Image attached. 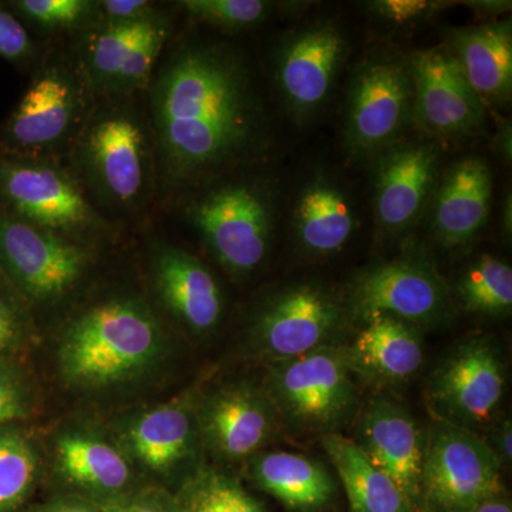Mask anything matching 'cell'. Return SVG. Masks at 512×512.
Instances as JSON below:
<instances>
[{
	"instance_id": "1",
	"label": "cell",
	"mask_w": 512,
	"mask_h": 512,
	"mask_svg": "<svg viewBox=\"0 0 512 512\" xmlns=\"http://www.w3.org/2000/svg\"><path fill=\"white\" fill-rule=\"evenodd\" d=\"M158 183L167 191L207 184L254 158L268 141L264 107L234 47L190 40L150 89Z\"/></svg>"
},
{
	"instance_id": "2",
	"label": "cell",
	"mask_w": 512,
	"mask_h": 512,
	"mask_svg": "<svg viewBox=\"0 0 512 512\" xmlns=\"http://www.w3.org/2000/svg\"><path fill=\"white\" fill-rule=\"evenodd\" d=\"M170 352L156 305L140 293L114 292L70 313L57 330L53 360L64 389L99 396L151 379Z\"/></svg>"
},
{
	"instance_id": "3",
	"label": "cell",
	"mask_w": 512,
	"mask_h": 512,
	"mask_svg": "<svg viewBox=\"0 0 512 512\" xmlns=\"http://www.w3.org/2000/svg\"><path fill=\"white\" fill-rule=\"evenodd\" d=\"M69 153L84 190L104 207L140 210L156 188L150 123L126 99L96 104Z\"/></svg>"
},
{
	"instance_id": "4",
	"label": "cell",
	"mask_w": 512,
	"mask_h": 512,
	"mask_svg": "<svg viewBox=\"0 0 512 512\" xmlns=\"http://www.w3.org/2000/svg\"><path fill=\"white\" fill-rule=\"evenodd\" d=\"M207 184L188 204L187 220L228 275L247 278L271 252L275 227L271 188L245 175Z\"/></svg>"
},
{
	"instance_id": "5",
	"label": "cell",
	"mask_w": 512,
	"mask_h": 512,
	"mask_svg": "<svg viewBox=\"0 0 512 512\" xmlns=\"http://www.w3.org/2000/svg\"><path fill=\"white\" fill-rule=\"evenodd\" d=\"M261 386L284 429L320 439L340 433L360 406L345 343L265 366Z\"/></svg>"
},
{
	"instance_id": "6",
	"label": "cell",
	"mask_w": 512,
	"mask_h": 512,
	"mask_svg": "<svg viewBox=\"0 0 512 512\" xmlns=\"http://www.w3.org/2000/svg\"><path fill=\"white\" fill-rule=\"evenodd\" d=\"M0 210L93 248L110 235L109 222L59 158L0 154Z\"/></svg>"
},
{
	"instance_id": "7",
	"label": "cell",
	"mask_w": 512,
	"mask_h": 512,
	"mask_svg": "<svg viewBox=\"0 0 512 512\" xmlns=\"http://www.w3.org/2000/svg\"><path fill=\"white\" fill-rule=\"evenodd\" d=\"M94 107L96 94L79 63L47 62L6 121L0 154L59 158L70 151Z\"/></svg>"
},
{
	"instance_id": "8",
	"label": "cell",
	"mask_w": 512,
	"mask_h": 512,
	"mask_svg": "<svg viewBox=\"0 0 512 512\" xmlns=\"http://www.w3.org/2000/svg\"><path fill=\"white\" fill-rule=\"evenodd\" d=\"M352 320L345 301L319 282H295L256 306L245 332L248 355L264 366L342 345Z\"/></svg>"
},
{
	"instance_id": "9",
	"label": "cell",
	"mask_w": 512,
	"mask_h": 512,
	"mask_svg": "<svg viewBox=\"0 0 512 512\" xmlns=\"http://www.w3.org/2000/svg\"><path fill=\"white\" fill-rule=\"evenodd\" d=\"M201 384L153 406L127 410L106 421L146 483L174 491L204 464L197 400Z\"/></svg>"
},
{
	"instance_id": "10",
	"label": "cell",
	"mask_w": 512,
	"mask_h": 512,
	"mask_svg": "<svg viewBox=\"0 0 512 512\" xmlns=\"http://www.w3.org/2000/svg\"><path fill=\"white\" fill-rule=\"evenodd\" d=\"M94 248L0 210V269L35 311L70 301L92 274Z\"/></svg>"
},
{
	"instance_id": "11",
	"label": "cell",
	"mask_w": 512,
	"mask_h": 512,
	"mask_svg": "<svg viewBox=\"0 0 512 512\" xmlns=\"http://www.w3.org/2000/svg\"><path fill=\"white\" fill-rule=\"evenodd\" d=\"M43 453L45 477L56 485L57 493L106 505L147 484L101 421L86 417L60 421L43 439Z\"/></svg>"
},
{
	"instance_id": "12",
	"label": "cell",
	"mask_w": 512,
	"mask_h": 512,
	"mask_svg": "<svg viewBox=\"0 0 512 512\" xmlns=\"http://www.w3.org/2000/svg\"><path fill=\"white\" fill-rule=\"evenodd\" d=\"M507 389V363L494 336L460 340L427 380V409L434 421L483 434L498 417Z\"/></svg>"
},
{
	"instance_id": "13",
	"label": "cell",
	"mask_w": 512,
	"mask_h": 512,
	"mask_svg": "<svg viewBox=\"0 0 512 512\" xmlns=\"http://www.w3.org/2000/svg\"><path fill=\"white\" fill-rule=\"evenodd\" d=\"M501 471L480 433L434 421L426 434L417 511H474L504 491Z\"/></svg>"
},
{
	"instance_id": "14",
	"label": "cell",
	"mask_w": 512,
	"mask_h": 512,
	"mask_svg": "<svg viewBox=\"0 0 512 512\" xmlns=\"http://www.w3.org/2000/svg\"><path fill=\"white\" fill-rule=\"evenodd\" d=\"M343 301L352 325L387 315L420 328L440 325L453 315L450 288L429 256L420 252L363 269Z\"/></svg>"
},
{
	"instance_id": "15",
	"label": "cell",
	"mask_w": 512,
	"mask_h": 512,
	"mask_svg": "<svg viewBox=\"0 0 512 512\" xmlns=\"http://www.w3.org/2000/svg\"><path fill=\"white\" fill-rule=\"evenodd\" d=\"M414 121V83L410 59L370 57L350 84L346 143L359 157L384 153Z\"/></svg>"
},
{
	"instance_id": "16",
	"label": "cell",
	"mask_w": 512,
	"mask_h": 512,
	"mask_svg": "<svg viewBox=\"0 0 512 512\" xmlns=\"http://www.w3.org/2000/svg\"><path fill=\"white\" fill-rule=\"evenodd\" d=\"M197 421L204 453L224 466L244 464L284 429L261 383L247 379L201 387Z\"/></svg>"
},
{
	"instance_id": "17",
	"label": "cell",
	"mask_w": 512,
	"mask_h": 512,
	"mask_svg": "<svg viewBox=\"0 0 512 512\" xmlns=\"http://www.w3.org/2000/svg\"><path fill=\"white\" fill-rule=\"evenodd\" d=\"M148 268L161 315L194 338H207L220 328L227 308L224 289L201 259L185 249L158 242Z\"/></svg>"
},
{
	"instance_id": "18",
	"label": "cell",
	"mask_w": 512,
	"mask_h": 512,
	"mask_svg": "<svg viewBox=\"0 0 512 512\" xmlns=\"http://www.w3.org/2000/svg\"><path fill=\"white\" fill-rule=\"evenodd\" d=\"M414 83V123L427 136L451 140L483 126L485 104L467 82L446 47L420 50L410 57Z\"/></svg>"
},
{
	"instance_id": "19",
	"label": "cell",
	"mask_w": 512,
	"mask_h": 512,
	"mask_svg": "<svg viewBox=\"0 0 512 512\" xmlns=\"http://www.w3.org/2000/svg\"><path fill=\"white\" fill-rule=\"evenodd\" d=\"M355 443L392 478L417 512L427 430L412 412L386 394H376L357 410Z\"/></svg>"
},
{
	"instance_id": "20",
	"label": "cell",
	"mask_w": 512,
	"mask_h": 512,
	"mask_svg": "<svg viewBox=\"0 0 512 512\" xmlns=\"http://www.w3.org/2000/svg\"><path fill=\"white\" fill-rule=\"evenodd\" d=\"M346 46L345 33L333 20L313 22L282 43L276 59V83L298 119L312 116L328 100Z\"/></svg>"
},
{
	"instance_id": "21",
	"label": "cell",
	"mask_w": 512,
	"mask_h": 512,
	"mask_svg": "<svg viewBox=\"0 0 512 512\" xmlns=\"http://www.w3.org/2000/svg\"><path fill=\"white\" fill-rule=\"evenodd\" d=\"M360 326L352 342L345 343L356 380L386 390L404 386L420 372L424 363L420 328L387 315L373 316Z\"/></svg>"
},
{
	"instance_id": "22",
	"label": "cell",
	"mask_w": 512,
	"mask_h": 512,
	"mask_svg": "<svg viewBox=\"0 0 512 512\" xmlns=\"http://www.w3.org/2000/svg\"><path fill=\"white\" fill-rule=\"evenodd\" d=\"M437 174V151L429 144H396L384 151L376 173V218L389 234L419 220Z\"/></svg>"
},
{
	"instance_id": "23",
	"label": "cell",
	"mask_w": 512,
	"mask_h": 512,
	"mask_svg": "<svg viewBox=\"0 0 512 512\" xmlns=\"http://www.w3.org/2000/svg\"><path fill=\"white\" fill-rule=\"evenodd\" d=\"M493 175L484 160L458 161L441 181L434 197L431 229L444 248L468 244L490 214Z\"/></svg>"
},
{
	"instance_id": "24",
	"label": "cell",
	"mask_w": 512,
	"mask_h": 512,
	"mask_svg": "<svg viewBox=\"0 0 512 512\" xmlns=\"http://www.w3.org/2000/svg\"><path fill=\"white\" fill-rule=\"evenodd\" d=\"M242 466L256 488L293 512H318L335 500V477L316 458L291 451L264 450Z\"/></svg>"
},
{
	"instance_id": "25",
	"label": "cell",
	"mask_w": 512,
	"mask_h": 512,
	"mask_svg": "<svg viewBox=\"0 0 512 512\" xmlns=\"http://www.w3.org/2000/svg\"><path fill=\"white\" fill-rule=\"evenodd\" d=\"M448 52L457 60L467 82L484 104L505 106L512 94L511 20L453 30Z\"/></svg>"
},
{
	"instance_id": "26",
	"label": "cell",
	"mask_w": 512,
	"mask_h": 512,
	"mask_svg": "<svg viewBox=\"0 0 512 512\" xmlns=\"http://www.w3.org/2000/svg\"><path fill=\"white\" fill-rule=\"evenodd\" d=\"M320 440L348 495L350 512H416L399 485L366 457L355 440L342 433Z\"/></svg>"
},
{
	"instance_id": "27",
	"label": "cell",
	"mask_w": 512,
	"mask_h": 512,
	"mask_svg": "<svg viewBox=\"0 0 512 512\" xmlns=\"http://www.w3.org/2000/svg\"><path fill=\"white\" fill-rule=\"evenodd\" d=\"M293 228L303 251L316 256L336 254L355 228L352 205L336 185L315 181L296 202Z\"/></svg>"
},
{
	"instance_id": "28",
	"label": "cell",
	"mask_w": 512,
	"mask_h": 512,
	"mask_svg": "<svg viewBox=\"0 0 512 512\" xmlns=\"http://www.w3.org/2000/svg\"><path fill=\"white\" fill-rule=\"evenodd\" d=\"M45 478L43 439L26 424L0 429V512H25Z\"/></svg>"
},
{
	"instance_id": "29",
	"label": "cell",
	"mask_w": 512,
	"mask_h": 512,
	"mask_svg": "<svg viewBox=\"0 0 512 512\" xmlns=\"http://www.w3.org/2000/svg\"><path fill=\"white\" fill-rule=\"evenodd\" d=\"M177 512H266L241 480L204 463L173 491Z\"/></svg>"
},
{
	"instance_id": "30",
	"label": "cell",
	"mask_w": 512,
	"mask_h": 512,
	"mask_svg": "<svg viewBox=\"0 0 512 512\" xmlns=\"http://www.w3.org/2000/svg\"><path fill=\"white\" fill-rule=\"evenodd\" d=\"M456 295L467 312L504 318L512 311V269L491 255H481L457 282Z\"/></svg>"
},
{
	"instance_id": "31",
	"label": "cell",
	"mask_w": 512,
	"mask_h": 512,
	"mask_svg": "<svg viewBox=\"0 0 512 512\" xmlns=\"http://www.w3.org/2000/svg\"><path fill=\"white\" fill-rule=\"evenodd\" d=\"M37 342L35 309L0 269V360L25 362Z\"/></svg>"
},
{
	"instance_id": "32",
	"label": "cell",
	"mask_w": 512,
	"mask_h": 512,
	"mask_svg": "<svg viewBox=\"0 0 512 512\" xmlns=\"http://www.w3.org/2000/svg\"><path fill=\"white\" fill-rule=\"evenodd\" d=\"M171 22L157 12L148 20L136 45L131 49L123 69L117 74L106 100L127 99L138 90L146 89L153 79L158 59L170 39Z\"/></svg>"
},
{
	"instance_id": "33",
	"label": "cell",
	"mask_w": 512,
	"mask_h": 512,
	"mask_svg": "<svg viewBox=\"0 0 512 512\" xmlns=\"http://www.w3.org/2000/svg\"><path fill=\"white\" fill-rule=\"evenodd\" d=\"M9 5L20 20L47 33L90 29L99 22V6L92 0H15Z\"/></svg>"
},
{
	"instance_id": "34",
	"label": "cell",
	"mask_w": 512,
	"mask_h": 512,
	"mask_svg": "<svg viewBox=\"0 0 512 512\" xmlns=\"http://www.w3.org/2000/svg\"><path fill=\"white\" fill-rule=\"evenodd\" d=\"M178 5L198 22L229 32L255 28L276 9V3L266 0H184Z\"/></svg>"
},
{
	"instance_id": "35",
	"label": "cell",
	"mask_w": 512,
	"mask_h": 512,
	"mask_svg": "<svg viewBox=\"0 0 512 512\" xmlns=\"http://www.w3.org/2000/svg\"><path fill=\"white\" fill-rule=\"evenodd\" d=\"M39 409V393L25 362L0 360V429L26 424Z\"/></svg>"
},
{
	"instance_id": "36",
	"label": "cell",
	"mask_w": 512,
	"mask_h": 512,
	"mask_svg": "<svg viewBox=\"0 0 512 512\" xmlns=\"http://www.w3.org/2000/svg\"><path fill=\"white\" fill-rule=\"evenodd\" d=\"M101 507L104 512H177L173 491L150 483Z\"/></svg>"
},
{
	"instance_id": "37",
	"label": "cell",
	"mask_w": 512,
	"mask_h": 512,
	"mask_svg": "<svg viewBox=\"0 0 512 512\" xmlns=\"http://www.w3.org/2000/svg\"><path fill=\"white\" fill-rule=\"evenodd\" d=\"M446 2H426V0H376L367 3V8L377 18L393 25H414L426 20L446 8Z\"/></svg>"
},
{
	"instance_id": "38",
	"label": "cell",
	"mask_w": 512,
	"mask_h": 512,
	"mask_svg": "<svg viewBox=\"0 0 512 512\" xmlns=\"http://www.w3.org/2000/svg\"><path fill=\"white\" fill-rule=\"evenodd\" d=\"M35 53V45L22 20L12 10L0 5V57L22 62Z\"/></svg>"
},
{
	"instance_id": "39",
	"label": "cell",
	"mask_w": 512,
	"mask_h": 512,
	"mask_svg": "<svg viewBox=\"0 0 512 512\" xmlns=\"http://www.w3.org/2000/svg\"><path fill=\"white\" fill-rule=\"evenodd\" d=\"M97 6L99 22L104 23L143 22L158 12L148 0H101Z\"/></svg>"
},
{
	"instance_id": "40",
	"label": "cell",
	"mask_w": 512,
	"mask_h": 512,
	"mask_svg": "<svg viewBox=\"0 0 512 512\" xmlns=\"http://www.w3.org/2000/svg\"><path fill=\"white\" fill-rule=\"evenodd\" d=\"M481 436L487 441L501 468L512 463V421L510 416L497 417Z\"/></svg>"
},
{
	"instance_id": "41",
	"label": "cell",
	"mask_w": 512,
	"mask_h": 512,
	"mask_svg": "<svg viewBox=\"0 0 512 512\" xmlns=\"http://www.w3.org/2000/svg\"><path fill=\"white\" fill-rule=\"evenodd\" d=\"M25 512H104V510L101 505L86 498L56 493L42 503L30 504Z\"/></svg>"
},
{
	"instance_id": "42",
	"label": "cell",
	"mask_w": 512,
	"mask_h": 512,
	"mask_svg": "<svg viewBox=\"0 0 512 512\" xmlns=\"http://www.w3.org/2000/svg\"><path fill=\"white\" fill-rule=\"evenodd\" d=\"M468 8L476 10L481 18H498L511 9V2H494V0H484V2H464Z\"/></svg>"
},
{
	"instance_id": "43",
	"label": "cell",
	"mask_w": 512,
	"mask_h": 512,
	"mask_svg": "<svg viewBox=\"0 0 512 512\" xmlns=\"http://www.w3.org/2000/svg\"><path fill=\"white\" fill-rule=\"evenodd\" d=\"M471 512H512L511 500L505 491H501L494 497L488 498L483 504L478 505L476 510Z\"/></svg>"
},
{
	"instance_id": "44",
	"label": "cell",
	"mask_w": 512,
	"mask_h": 512,
	"mask_svg": "<svg viewBox=\"0 0 512 512\" xmlns=\"http://www.w3.org/2000/svg\"><path fill=\"white\" fill-rule=\"evenodd\" d=\"M495 143L500 146L501 154H503L504 157H508V160H510L511 157V128L505 127L504 130H501V138H497L495 140Z\"/></svg>"
}]
</instances>
